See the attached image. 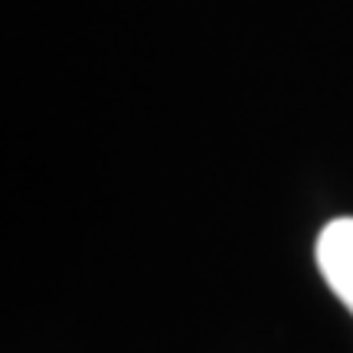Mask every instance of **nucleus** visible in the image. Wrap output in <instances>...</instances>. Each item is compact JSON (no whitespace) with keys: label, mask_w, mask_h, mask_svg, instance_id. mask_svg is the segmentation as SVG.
<instances>
[{"label":"nucleus","mask_w":353,"mask_h":353,"mask_svg":"<svg viewBox=\"0 0 353 353\" xmlns=\"http://www.w3.org/2000/svg\"><path fill=\"white\" fill-rule=\"evenodd\" d=\"M314 255L327 288L353 314V216L330 219L327 226L321 229Z\"/></svg>","instance_id":"1"}]
</instances>
